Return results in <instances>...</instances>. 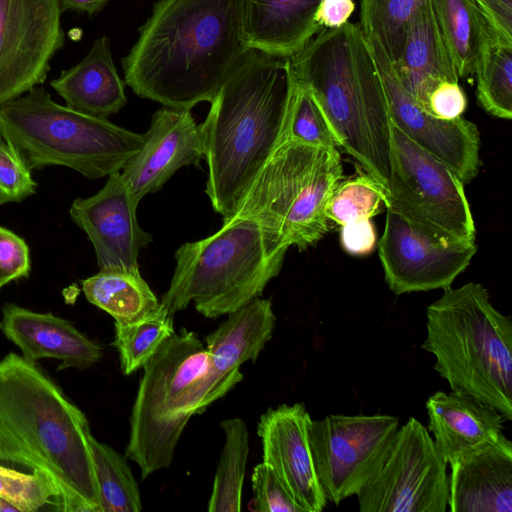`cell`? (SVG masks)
I'll return each instance as SVG.
<instances>
[{
	"label": "cell",
	"mask_w": 512,
	"mask_h": 512,
	"mask_svg": "<svg viewBox=\"0 0 512 512\" xmlns=\"http://www.w3.org/2000/svg\"><path fill=\"white\" fill-rule=\"evenodd\" d=\"M249 49L244 0H159L122 59L125 83L190 111L214 99Z\"/></svg>",
	"instance_id": "6da1fadb"
},
{
	"label": "cell",
	"mask_w": 512,
	"mask_h": 512,
	"mask_svg": "<svg viewBox=\"0 0 512 512\" xmlns=\"http://www.w3.org/2000/svg\"><path fill=\"white\" fill-rule=\"evenodd\" d=\"M293 86L289 58L249 49L210 102L200 124L208 165L205 193L223 218L234 215L284 140Z\"/></svg>",
	"instance_id": "7a4b0ae2"
},
{
	"label": "cell",
	"mask_w": 512,
	"mask_h": 512,
	"mask_svg": "<svg viewBox=\"0 0 512 512\" xmlns=\"http://www.w3.org/2000/svg\"><path fill=\"white\" fill-rule=\"evenodd\" d=\"M85 414L33 361L0 360V436L11 463L44 473L60 492V510L98 512L99 494Z\"/></svg>",
	"instance_id": "3957f363"
},
{
	"label": "cell",
	"mask_w": 512,
	"mask_h": 512,
	"mask_svg": "<svg viewBox=\"0 0 512 512\" xmlns=\"http://www.w3.org/2000/svg\"><path fill=\"white\" fill-rule=\"evenodd\" d=\"M290 59L294 80L322 109L339 147L387 188L391 129L387 99L369 44L351 22L321 28Z\"/></svg>",
	"instance_id": "277c9868"
},
{
	"label": "cell",
	"mask_w": 512,
	"mask_h": 512,
	"mask_svg": "<svg viewBox=\"0 0 512 512\" xmlns=\"http://www.w3.org/2000/svg\"><path fill=\"white\" fill-rule=\"evenodd\" d=\"M422 348L451 391L467 394L512 420V319L480 283L443 289L426 308Z\"/></svg>",
	"instance_id": "5b68a950"
},
{
	"label": "cell",
	"mask_w": 512,
	"mask_h": 512,
	"mask_svg": "<svg viewBox=\"0 0 512 512\" xmlns=\"http://www.w3.org/2000/svg\"><path fill=\"white\" fill-rule=\"evenodd\" d=\"M241 381L213 371L205 344L193 331L182 328L169 337L143 366L130 415L125 455L142 479L168 468L190 418Z\"/></svg>",
	"instance_id": "8992f818"
},
{
	"label": "cell",
	"mask_w": 512,
	"mask_h": 512,
	"mask_svg": "<svg viewBox=\"0 0 512 512\" xmlns=\"http://www.w3.org/2000/svg\"><path fill=\"white\" fill-rule=\"evenodd\" d=\"M0 136L31 170L64 166L89 179L120 172L145 135L56 103L41 86L0 106Z\"/></svg>",
	"instance_id": "52a82bcc"
},
{
	"label": "cell",
	"mask_w": 512,
	"mask_h": 512,
	"mask_svg": "<svg viewBox=\"0 0 512 512\" xmlns=\"http://www.w3.org/2000/svg\"><path fill=\"white\" fill-rule=\"evenodd\" d=\"M342 179L337 148L285 139L257 174L233 216L255 220L274 252L286 253L291 246L303 251L329 231L326 209Z\"/></svg>",
	"instance_id": "ba28073f"
},
{
	"label": "cell",
	"mask_w": 512,
	"mask_h": 512,
	"mask_svg": "<svg viewBox=\"0 0 512 512\" xmlns=\"http://www.w3.org/2000/svg\"><path fill=\"white\" fill-rule=\"evenodd\" d=\"M285 254L268 246L252 218H223L216 233L176 250L175 270L160 305L170 315L191 302L206 318L228 315L263 293Z\"/></svg>",
	"instance_id": "9c48e42d"
},
{
	"label": "cell",
	"mask_w": 512,
	"mask_h": 512,
	"mask_svg": "<svg viewBox=\"0 0 512 512\" xmlns=\"http://www.w3.org/2000/svg\"><path fill=\"white\" fill-rule=\"evenodd\" d=\"M384 205L435 236L475 241L476 228L464 183L393 124Z\"/></svg>",
	"instance_id": "30bf717a"
},
{
	"label": "cell",
	"mask_w": 512,
	"mask_h": 512,
	"mask_svg": "<svg viewBox=\"0 0 512 512\" xmlns=\"http://www.w3.org/2000/svg\"><path fill=\"white\" fill-rule=\"evenodd\" d=\"M448 463L416 418L399 426L388 455L356 495L360 512H446Z\"/></svg>",
	"instance_id": "8fae6325"
},
{
	"label": "cell",
	"mask_w": 512,
	"mask_h": 512,
	"mask_svg": "<svg viewBox=\"0 0 512 512\" xmlns=\"http://www.w3.org/2000/svg\"><path fill=\"white\" fill-rule=\"evenodd\" d=\"M398 428L399 418L388 414H336L311 421L310 447L327 501L338 505L362 490L386 459Z\"/></svg>",
	"instance_id": "7c38bea8"
},
{
	"label": "cell",
	"mask_w": 512,
	"mask_h": 512,
	"mask_svg": "<svg viewBox=\"0 0 512 512\" xmlns=\"http://www.w3.org/2000/svg\"><path fill=\"white\" fill-rule=\"evenodd\" d=\"M59 0H0V106L44 83L64 46Z\"/></svg>",
	"instance_id": "4fadbf2b"
},
{
	"label": "cell",
	"mask_w": 512,
	"mask_h": 512,
	"mask_svg": "<svg viewBox=\"0 0 512 512\" xmlns=\"http://www.w3.org/2000/svg\"><path fill=\"white\" fill-rule=\"evenodd\" d=\"M386 209L378 254L389 289L401 295L450 287L476 254L475 241L435 236Z\"/></svg>",
	"instance_id": "5bb4252c"
},
{
	"label": "cell",
	"mask_w": 512,
	"mask_h": 512,
	"mask_svg": "<svg viewBox=\"0 0 512 512\" xmlns=\"http://www.w3.org/2000/svg\"><path fill=\"white\" fill-rule=\"evenodd\" d=\"M365 38L382 80L392 124L444 162L464 184L470 183L481 165L477 126L462 116L444 120L425 111L403 87L380 44Z\"/></svg>",
	"instance_id": "9a60e30c"
},
{
	"label": "cell",
	"mask_w": 512,
	"mask_h": 512,
	"mask_svg": "<svg viewBox=\"0 0 512 512\" xmlns=\"http://www.w3.org/2000/svg\"><path fill=\"white\" fill-rule=\"evenodd\" d=\"M138 203L120 172L109 175L96 194L73 201L71 219L91 241L100 270L139 271V252L152 235L137 222Z\"/></svg>",
	"instance_id": "2e32d148"
},
{
	"label": "cell",
	"mask_w": 512,
	"mask_h": 512,
	"mask_svg": "<svg viewBox=\"0 0 512 512\" xmlns=\"http://www.w3.org/2000/svg\"><path fill=\"white\" fill-rule=\"evenodd\" d=\"M312 419L304 403L268 408L258 422L263 462L279 477L303 512H320L327 499L319 483L309 440Z\"/></svg>",
	"instance_id": "e0dca14e"
},
{
	"label": "cell",
	"mask_w": 512,
	"mask_h": 512,
	"mask_svg": "<svg viewBox=\"0 0 512 512\" xmlns=\"http://www.w3.org/2000/svg\"><path fill=\"white\" fill-rule=\"evenodd\" d=\"M144 135V145L120 171L137 202L160 190L179 168L204 159L201 127L189 110H157Z\"/></svg>",
	"instance_id": "ac0fdd59"
},
{
	"label": "cell",
	"mask_w": 512,
	"mask_h": 512,
	"mask_svg": "<svg viewBox=\"0 0 512 512\" xmlns=\"http://www.w3.org/2000/svg\"><path fill=\"white\" fill-rule=\"evenodd\" d=\"M449 466V511L512 512V442L504 434Z\"/></svg>",
	"instance_id": "d6986e66"
},
{
	"label": "cell",
	"mask_w": 512,
	"mask_h": 512,
	"mask_svg": "<svg viewBox=\"0 0 512 512\" xmlns=\"http://www.w3.org/2000/svg\"><path fill=\"white\" fill-rule=\"evenodd\" d=\"M2 312L1 331L30 361L54 358L61 361L59 369H84L101 359L100 346L68 320L11 303Z\"/></svg>",
	"instance_id": "ffe728a7"
},
{
	"label": "cell",
	"mask_w": 512,
	"mask_h": 512,
	"mask_svg": "<svg viewBox=\"0 0 512 512\" xmlns=\"http://www.w3.org/2000/svg\"><path fill=\"white\" fill-rule=\"evenodd\" d=\"M426 410L427 429L448 464L503 435L504 417L467 394L437 391L427 399Z\"/></svg>",
	"instance_id": "44dd1931"
},
{
	"label": "cell",
	"mask_w": 512,
	"mask_h": 512,
	"mask_svg": "<svg viewBox=\"0 0 512 512\" xmlns=\"http://www.w3.org/2000/svg\"><path fill=\"white\" fill-rule=\"evenodd\" d=\"M392 64L403 87L428 113L431 92L441 82L459 81L434 19L430 0H426L412 16L400 56Z\"/></svg>",
	"instance_id": "7402d4cb"
},
{
	"label": "cell",
	"mask_w": 512,
	"mask_h": 512,
	"mask_svg": "<svg viewBox=\"0 0 512 512\" xmlns=\"http://www.w3.org/2000/svg\"><path fill=\"white\" fill-rule=\"evenodd\" d=\"M320 0H244L248 48L291 58L322 28L315 14Z\"/></svg>",
	"instance_id": "603a6c76"
},
{
	"label": "cell",
	"mask_w": 512,
	"mask_h": 512,
	"mask_svg": "<svg viewBox=\"0 0 512 512\" xmlns=\"http://www.w3.org/2000/svg\"><path fill=\"white\" fill-rule=\"evenodd\" d=\"M66 106L83 114L107 118L127 103L125 83L114 65L110 40L97 38L77 65L50 82Z\"/></svg>",
	"instance_id": "cb8c5ba5"
},
{
	"label": "cell",
	"mask_w": 512,
	"mask_h": 512,
	"mask_svg": "<svg viewBox=\"0 0 512 512\" xmlns=\"http://www.w3.org/2000/svg\"><path fill=\"white\" fill-rule=\"evenodd\" d=\"M275 326L276 316L270 299L254 298L229 313L228 318L205 337L213 371L221 377L243 379L240 366L257 360Z\"/></svg>",
	"instance_id": "d4e9b609"
},
{
	"label": "cell",
	"mask_w": 512,
	"mask_h": 512,
	"mask_svg": "<svg viewBox=\"0 0 512 512\" xmlns=\"http://www.w3.org/2000/svg\"><path fill=\"white\" fill-rule=\"evenodd\" d=\"M430 5L459 79L471 76L498 39L493 28L475 0H430Z\"/></svg>",
	"instance_id": "484cf974"
},
{
	"label": "cell",
	"mask_w": 512,
	"mask_h": 512,
	"mask_svg": "<svg viewBox=\"0 0 512 512\" xmlns=\"http://www.w3.org/2000/svg\"><path fill=\"white\" fill-rule=\"evenodd\" d=\"M82 289L86 299L111 315L115 322L140 320L160 305L140 271L100 270L82 281Z\"/></svg>",
	"instance_id": "4316f807"
},
{
	"label": "cell",
	"mask_w": 512,
	"mask_h": 512,
	"mask_svg": "<svg viewBox=\"0 0 512 512\" xmlns=\"http://www.w3.org/2000/svg\"><path fill=\"white\" fill-rule=\"evenodd\" d=\"M220 427L225 442L217 465L209 512L241 511L242 488L249 455V433L245 421L239 417L225 419Z\"/></svg>",
	"instance_id": "83f0119b"
},
{
	"label": "cell",
	"mask_w": 512,
	"mask_h": 512,
	"mask_svg": "<svg viewBox=\"0 0 512 512\" xmlns=\"http://www.w3.org/2000/svg\"><path fill=\"white\" fill-rule=\"evenodd\" d=\"M93 467L99 494L98 512H139L141 494L127 462L111 446L89 437Z\"/></svg>",
	"instance_id": "f1b7e54d"
},
{
	"label": "cell",
	"mask_w": 512,
	"mask_h": 512,
	"mask_svg": "<svg viewBox=\"0 0 512 512\" xmlns=\"http://www.w3.org/2000/svg\"><path fill=\"white\" fill-rule=\"evenodd\" d=\"M112 345L118 350L120 367L125 375L137 371L153 357L174 333L173 315L161 305L146 317L130 322H115Z\"/></svg>",
	"instance_id": "f546056e"
},
{
	"label": "cell",
	"mask_w": 512,
	"mask_h": 512,
	"mask_svg": "<svg viewBox=\"0 0 512 512\" xmlns=\"http://www.w3.org/2000/svg\"><path fill=\"white\" fill-rule=\"evenodd\" d=\"M476 96L490 115L512 118V43L496 39L483 52L475 68Z\"/></svg>",
	"instance_id": "4dcf8cb0"
},
{
	"label": "cell",
	"mask_w": 512,
	"mask_h": 512,
	"mask_svg": "<svg viewBox=\"0 0 512 512\" xmlns=\"http://www.w3.org/2000/svg\"><path fill=\"white\" fill-rule=\"evenodd\" d=\"M426 0H361L360 28L375 39L392 63L401 53L409 22Z\"/></svg>",
	"instance_id": "1f68e13d"
},
{
	"label": "cell",
	"mask_w": 512,
	"mask_h": 512,
	"mask_svg": "<svg viewBox=\"0 0 512 512\" xmlns=\"http://www.w3.org/2000/svg\"><path fill=\"white\" fill-rule=\"evenodd\" d=\"M386 201L384 187L368 174L341 181L329 199L326 215L329 221L345 223L371 219Z\"/></svg>",
	"instance_id": "d6a6232c"
},
{
	"label": "cell",
	"mask_w": 512,
	"mask_h": 512,
	"mask_svg": "<svg viewBox=\"0 0 512 512\" xmlns=\"http://www.w3.org/2000/svg\"><path fill=\"white\" fill-rule=\"evenodd\" d=\"M338 148V141L311 92L294 80L284 140Z\"/></svg>",
	"instance_id": "836d02e7"
},
{
	"label": "cell",
	"mask_w": 512,
	"mask_h": 512,
	"mask_svg": "<svg viewBox=\"0 0 512 512\" xmlns=\"http://www.w3.org/2000/svg\"><path fill=\"white\" fill-rule=\"evenodd\" d=\"M0 496L19 512H36L48 505L60 510V492L42 472L23 473L0 465Z\"/></svg>",
	"instance_id": "e575fe53"
},
{
	"label": "cell",
	"mask_w": 512,
	"mask_h": 512,
	"mask_svg": "<svg viewBox=\"0 0 512 512\" xmlns=\"http://www.w3.org/2000/svg\"><path fill=\"white\" fill-rule=\"evenodd\" d=\"M31 169L0 136V205L21 202L36 191Z\"/></svg>",
	"instance_id": "d590c367"
},
{
	"label": "cell",
	"mask_w": 512,
	"mask_h": 512,
	"mask_svg": "<svg viewBox=\"0 0 512 512\" xmlns=\"http://www.w3.org/2000/svg\"><path fill=\"white\" fill-rule=\"evenodd\" d=\"M251 482L255 511L303 512L268 464L262 462L255 466Z\"/></svg>",
	"instance_id": "8d00e7d4"
},
{
	"label": "cell",
	"mask_w": 512,
	"mask_h": 512,
	"mask_svg": "<svg viewBox=\"0 0 512 512\" xmlns=\"http://www.w3.org/2000/svg\"><path fill=\"white\" fill-rule=\"evenodd\" d=\"M31 268L26 242L0 226V289L9 282L27 277Z\"/></svg>",
	"instance_id": "74e56055"
},
{
	"label": "cell",
	"mask_w": 512,
	"mask_h": 512,
	"mask_svg": "<svg viewBox=\"0 0 512 512\" xmlns=\"http://www.w3.org/2000/svg\"><path fill=\"white\" fill-rule=\"evenodd\" d=\"M466 106V95L458 82H441L429 96V112L440 119L459 118Z\"/></svg>",
	"instance_id": "f35d334b"
},
{
	"label": "cell",
	"mask_w": 512,
	"mask_h": 512,
	"mask_svg": "<svg viewBox=\"0 0 512 512\" xmlns=\"http://www.w3.org/2000/svg\"><path fill=\"white\" fill-rule=\"evenodd\" d=\"M340 243L350 255L363 256L371 253L377 244V234L372 221L361 219L342 225Z\"/></svg>",
	"instance_id": "ab89813d"
},
{
	"label": "cell",
	"mask_w": 512,
	"mask_h": 512,
	"mask_svg": "<svg viewBox=\"0 0 512 512\" xmlns=\"http://www.w3.org/2000/svg\"><path fill=\"white\" fill-rule=\"evenodd\" d=\"M500 41L512 43V0H475Z\"/></svg>",
	"instance_id": "60d3db41"
},
{
	"label": "cell",
	"mask_w": 512,
	"mask_h": 512,
	"mask_svg": "<svg viewBox=\"0 0 512 512\" xmlns=\"http://www.w3.org/2000/svg\"><path fill=\"white\" fill-rule=\"evenodd\" d=\"M354 9L353 0H320L315 18L322 28L335 29L348 22Z\"/></svg>",
	"instance_id": "b9f144b4"
},
{
	"label": "cell",
	"mask_w": 512,
	"mask_h": 512,
	"mask_svg": "<svg viewBox=\"0 0 512 512\" xmlns=\"http://www.w3.org/2000/svg\"><path fill=\"white\" fill-rule=\"evenodd\" d=\"M109 0H59L62 11H75L93 15L104 8Z\"/></svg>",
	"instance_id": "7bdbcfd3"
},
{
	"label": "cell",
	"mask_w": 512,
	"mask_h": 512,
	"mask_svg": "<svg viewBox=\"0 0 512 512\" xmlns=\"http://www.w3.org/2000/svg\"><path fill=\"white\" fill-rule=\"evenodd\" d=\"M0 512H19L18 509L0 496Z\"/></svg>",
	"instance_id": "ee69618b"
},
{
	"label": "cell",
	"mask_w": 512,
	"mask_h": 512,
	"mask_svg": "<svg viewBox=\"0 0 512 512\" xmlns=\"http://www.w3.org/2000/svg\"><path fill=\"white\" fill-rule=\"evenodd\" d=\"M4 444H3V440L0 436V461H3V456H4Z\"/></svg>",
	"instance_id": "f6af8a7d"
}]
</instances>
